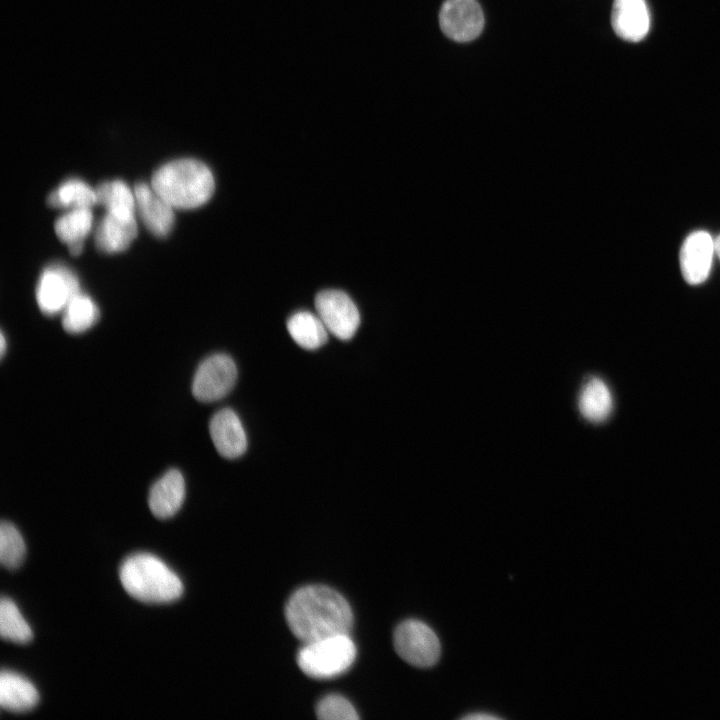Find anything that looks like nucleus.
Listing matches in <instances>:
<instances>
[{
  "instance_id": "f257e3e1",
  "label": "nucleus",
  "mask_w": 720,
  "mask_h": 720,
  "mask_svg": "<svg viewBox=\"0 0 720 720\" xmlns=\"http://www.w3.org/2000/svg\"><path fill=\"white\" fill-rule=\"evenodd\" d=\"M291 632L303 643L349 634L353 613L347 600L324 585H308L295 591L285 607Z\"/></svg>"
},
{
  "instance_id": "f03ea898",
  "label": "nucleus",
  "mask_w": 720,
  "mask_h": 720,
  "mask_svg": "<svg viewBox=\"0 0 720 720\" xmlns=\"http://www.w3.org/2000/svg\"><path fill=\"white\" fill-rule=\"evenodd\" d=\"M152 187L173 207L195 208L214 192L211 170L193 158H180L161 165L152 176Z\"/></svg>"
},
{
  "instance_id": "7ed1b4c3",
  "label": "nucleus",
  "mask_w": 720,
  "mask_h": 720,
  "mask_svg": "<svg viewBox=\"0 0 720 720\" xmlns=\"http://www.w3.org/2000/svg\"><path fill=\"white\" fill-rule=\"evenodd\" d=\"M119 575L125 591L144 603H169L183 593L180 578L151 554L139 553L128 557L122 563Z\"/></svg>"
},
{
  "instance_id": "20e7f679",
  "label": "nucleus",
  "mask_w": 720,
  "mask_h": 720,
  "mask_svg": "<svg viewBox=\"0 0 720 720\" xmlns=\"http://www.w3.org/2000/svg\"><path fill=\"white\" fill-rule=\"evenodd\" d=\"M355 657L356 647L349 634H340L304 643L297 663L309 677L329 679L347 671Z\"/></svg>"
},
{
  "instance_id": "39448f33",
  "label": "nucleus",
  "mask_w": 720,
  "mask_h": 720,
  "mask_svg": "<svg viewBox=\"0 0 720 720\" xmlns=\"http://www.w3.org/2000/svg\"><path fill=\"white\" fill-rule=\"evenodd\" d=\"M393 643L397 654L404 661L420 668L433 666L441 654L436 633L417 619L401 622L394 631Z\"/></svg>"
},
{
  "instance_id": "423d86ee",
  "label": "nucleus",
  "mask_w": 720,
  "mask_h": 720,
  "mask_svg": "<svg viewBox=\"0 0 720 720\" xmlns=\"http://www.w3.org/2000/svg\"><path fill=\"white\" fill-rule=\"evenodd\" d=\"M237 380V367L233 359L223 353L207 357L198 366L192 393L201 402H213L226 396Z\"/></svg>"
},
{
  "instance_id": "0eeeda50",
  "label": "nucleus",
  "mask_w": 720,
  "mask_h": 720,
  "mask_svg": "<svg viewBox=\"0 0 720 720\" xmlns=\"http://www.w3.org/2000/svg\"><path fill=\"white\" fill-rule=\"evenodd\" d=\"M315 308L327 330L340 340H349L360 324V314L352 299L340 290H324L315 298Z\"/></svg>"
},
{
  "instance_id": "6e6552de",
  "label": "nucleus",
  "mask_w": 720,
  "mask_h": 720,
  "mask_svg": "<svg viewBox=\"0 0 720 720\" xmlns=\"http://www.w3.org/2000/svg\"><path fill=\"white\" fill-rule=\"evenodd\" d=\"M484 14L476 0H446L439 13L443 33L457 42L477 38L484 27Z\"/></svg>"
},
{
  "instance_id": "1a4fd4ad",
  "label": "nucleus",
  "mask_w": 720,
  "mask_h": 720,
  "mask_svg": "<svg viewBox=\"0 0 720 720\" xmlns=\"http://www.w3.org/2000/svg\"><path fill=\"white\" fill-rule=\"evenodd\" d=\"M78 292L80 286L75 274L65 266L53 265L41 273L36 287V300L43 313L53 315L63 311Z\"/></svg>"
},
{
  "instance_id": "9d476101",
  "label": "nucleus",
  "mask_w": 720,
  "mask_h": 720,
  "mask_svg": "<svg viewBox=\"0 0 720 720\" xmlns=\"http://www.w3.org/2000/svg\"><path fill=\"white\" fill-rule=\"evenodd\" d=\"M714 253V239L706 231H695L685 239L680 251V267L687 283L698 285L707 279Z\"/></svg>"
},
{
  "instance_id": "9b49d317",
  "label": "nucleus",
  "mask_w": 720,
  "mask_h": 720,
  "mask_svg": "<svg viewBox=\"0 0 720 720\" xmlns=\"http://www.w3.org/2000/svg\"><path fill=\"white\" fill-rule=\"evenodd\" d=\"M210 436L218 453L227 459L243 455L247 449V436L238 415L229 408L213 415L209 425Z\"/></svg>"
},
{
  "instance_id": "f8f14e48",
  "label": "nucleus",
  "mask_w": 720,
  "mask_h": 720,
  "mask_svg": "<svg viewBox=\"0 0 720 720\" xmlns=\"http://www.w3.org/2000/svg\"><path fill=\"white\" fill-rule=\"evenodd\" d=\"M134 194L137 210L146 227L156 236H166L174 225L173 206L145 182L135 184Z\"/></svg>"
},
{
  "instance_id": "ddd939ff",
  "label": "nucleus",
  "mask_w": 720,
  "mask_h": 720,
  "mask_svg": "<svg viewBox=\"0 0 720 720\" xmlns=\"http://www.w3.org/2000/svg\"><path fill=\"white\" fill-rule=\"evenodd\" d=\"M614 32L623 40L638 42L648 33L650 16L644 0H614L611 13Z\"/></svg>"
},
{
  "instance_id": "4468645a",
  "label": "nucleus",
  "mask_w": 720,
  "mask_h": 720,
  "mask_svg": "<svg viewBox=\"0 0 720 720\" xmlns=\"http://www.w3.org/2000/svg\"><path fill=\"white\" fill-rule=\"evenodd\" d=\"M185 498V481L179 470L171 469L150 489L148 505L152 514L160 519L170 518L181 508Z\"/></svg>"
},
{
  "instance_id": "2eb2a0df",
  "label": "nucleus",
  "mask_w": 720,
  "mask_h": 720,
  "mask_svg": "<svg viewBox=\"0 0 720 720\" xmlns=\"http://www.w3.org/2000/svg\"><path fill=\"white\" fill-rule=\"evenodd\" d=\"M39 701L36 687L23 676L3 670L0 676V705L3 709L24 713L33 709Z\"/></svg>"
},
{
  "instance_id": "dca6fc26",
  "label": "nucleus",
  "mask_w": 720,
  "mask_h": 720,
  "mask_svg": "<svg viewBox=\"0 0 720 720\" xmlns=\"http://www.w3.org/2000/svg\"><path fill=\"white\" fill-rule=\"evenodd\" d=\"M137 235L135 218L123 219L107 212L94 234L96 246L107 253L123 251Z\"/></svg>"
},
{
  "instance_id": "f3484780",
  "label": "nucleus",
  "mask_w": 720,
  "mask_h": 720,
  "mask_svg": "<svg viewBox=\"0 0 720 720\" xmlns=\"http://www.w3.org/2000/svg\"><path fill=\"white\" fill-rule=\"evenodd\" d=\"M287 330L303 349L315 350L328 340V330L320 317L309 311H298L289 317Z\"/></svg>"
},
{
  "instance_id": "a211bd4d",
  "label": "nucleus",
  "mask_w": 720,
  "mask_h": 720,
  "mask_svg": "<svg viewBox=\"0 0 720 720\" xmlns=\"http://www.w3.org/2000/svg\"><path fill=\"white\" fill-rule=\"evenodd\" d=\"M613 409L612 394L599 378H591L583 386L579 396V410L584 418L593 423L606 420Z\"/></svg>"
},
{
  "instance_id": "6ab92c4d",
  "label": "nucleus",
  "mask_w": 720,
  "mask_h": 720,
  "mask_svg": "<svg viewBox=\"0 0 720 720\" xmlns=\"http://www.w3.org/2000/svg\"><path fill=\"white\" fill-rule=\"evenodd\" d=\"M95 192L97 203L104 205L107 212L123 219L135 218V194L124 181H105L97 186Z\"/></svg>"
},
{
  "instance_id": "aec40b11",
  "label": "nucleus",
  "mask_w": 720,
  "mask_h": 720,
  "mask_svg": "<svg viewBox=\"0 0 720 720\" xmlns=\"http://www.w3.org/2000/svg\"><path fill=\"white\" fill-rule=\"evenodd\" d=\"M99 318V309L86 294H75L63 310L62 325L71 334L90 329Z\"/></svg>"
},
{
  "instance_id": "412c9836",
  "label": "nucleus",
  "mask_w": 720,
  "mask_h": 720,
  "mask_svg": "<svg viewBox=\"0 0 720 720\" xmlns=\"http://www.w3.org/2000/svg\"><path fill=\"white\" fill-rule=\"evenodd\" d=\"M47 203L56 208L91 207L97 203L96 192L80 179H69L53 190Z\"/></svg>"
},
{
  "instance_id": "4be33fe9",
  "label": "nucleus",
  "mask_w": 720,
  "mask_h": 720,
  "mask_svg": "<svg viewBox=\"0 0 720 720\" xmlns=\"http://www.w3.org/2000/svg\"><path fill=\"white\" fill-rule=\"evenodd\" d=\"M93 223L90 207L71 208L61 215L54 224L55 233L60 240L71 244L84 241Z\"/></svg>"
},
{
  "instance_id": "5701e85b",
  "label": "nucleus",
  "mask_w": 720,
  "mask_h": 720,
  "mask_svg": "<svg viewBox=\"0 0 720 720\" xmlns=\"http://www.w3.org/2000/svg\"><path fill=\"white\" fill-rule=\"evenodd\" d=\"M0 634L5 640L19 644L31 641L33 633L21 615L17 605L9 598H2L0 603Z\"/></svg>"
},
{
  "instance_id": "b1692460",
  "label": "nucleus",
  "mask_w": 720,
  "mask_h": 720,
  "mask_svg": "<svg viewBox=\"0 0 720 720\" xmlns=\"http://www.w3.org/2000/svg\"><path fill=\"white\" fill-rule=\"evenodd\" d=\"M26 546L18 529L10 522L0 526V561L8 569L18 568L25 557Z\"/></svg>"
},
{
  "instance_id": "393cba45",
  "label": "nucleus",
  "mask_w": 720,
  "mask_h": 720,
  "mask_svg": "<svg viewBox=\"0 0 720 720\" xmlns=\"http://www.w3.org/2000/svg\"><path fill=\"white\" fill-rule=\"evenodd\" d=\"M316 714L322 720H356L359 718L353 705L337 694L322 698L316 707Z\"/></svg>"
},
{
  "instance_id": "a878e982",
  "label": "nucleus",
  "mask_w": 720,
  "mask_h": 720,
  "mask_svg": "<svg viewBox=\"0 0 720 720\" xmlns=\"http://www.w3.org/2000/svg\"><path fill=\"white\" fill-rule=\"evenodd\" d=\"M462 719H467V720H492V719H500V717H498L497 715H494V714L486 713V712H481V713L477 712V713H472V714L465 715V716L462 717Z\"/></svg>"
},
{
  "instance_id": "bb28decb",
  "label": "nucleus",
  "mask_w": 720,
  "mask_h": 720,
  "mask_svg": "<svg viewBox=\"0 0 720 720\" xmlns=\"http://www.w3.org/2000/svg\"><path fill=\"white\" fill-rule=\"evenodd\" d=\"M83 242H84V241H77V242H73V243H71V244H68V248H69L70 253L73 254V255H78V254H80L81 251H82V249H83Z\"/></svg>"
},
{
  "instance_id": "cd10ccee",
  "label": "nucleus",
  "mask_w": 720,
  "mask_h": 720,
  "mask_svg": "<svg viewBox=\"0 0 720 720\" xmlns=\"http://www.w3.org/2000/svg\"><path fill=\"white\" fill-rule=\"evenodd\" d=\"M6 348H7V344H6L5 335L3 333H1L0 352H1L2 357L4 356V354L6 352Z\"/></svg>"
},
{
  "instance_id": "c85d7f7f",
  "label": "nucleus",
  "mask_w": 720,
  "mask_h": 720,
  "mask_svg": "<svg viewBox=\"0 0 720 720\" xmlns=\"http://www.w3.org/2000/svg\"><path fill=\"white\" fill-rule=\"evenodd\" d=\"M715 253L720 259V235L714 240Z\"/></svg>"
}]
</instances>
